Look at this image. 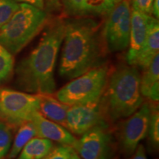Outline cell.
<instances>
[{
    "label": "cell",
    "mask_w": 159,
    "mask_h": 159,
    "mask_svg": "<svg viewBox=\"0 0 159 159\" xmlns=\"http://www.w3.org/2000/svg\"><path fill=\"white\" fill-rule=\"evenodd\" d=\"M59 75L64 79L78 77L105 63L108 52L101 25L94 18H69L64 20Z\"/></svg>",
    "instance_id": "6da1fadb"
},
{
    "label": "cell",
    "mask_w": 159,
    "mask_h": 159,
    "mask_svg": "<svg viewBox=\"0 0 159 159\" xmlns=\"http://www.w3.org/2000/svg\"><path fill=\"white\" fill-rule=\"evenodd\" d=\"M65 32L63 19L48 21L36 47L18 63L16 84L25 92L54 94L56 89L55 66Z\"/></svg>",
    "instance_id": "7a4b0ae2"
},
{
    "label": "cell",
    "mask_w": 159,
    "mask_h": 159,
    "mask_svg": "<svg viewBox=\"0 0 159 159\" xmlns=\"http://www.w3.org/2000/svg\"><path fill=\"white\" fill-rule=\"evenodd\" d=\"M140 78V72L134 66L122 64L113 70L110 69L99 99L102 114L110 125L130 116L143 104Z\"/></svg>",
    "instance_id": "3957f363"
},
{
    "label": "cell",
    "mask_w": 159,
    "mask_h": 159,
    "mask_svg": "<svg viewBox=\"0 0 159 159\" xmlns=\"http://www.w3.org/2000/svg\"><path fill=\"white\" fill-rule=\"evenodd\" d=\"M48 22V16L29 4L20 3L19 8L0 29V44L12 55L21 51Z\"/></svg>",
    "instance_id": "277c9868"
},
{
    "label": "cell",
    "mask_w": 159,
    "mask_h": 159,
    "mask_svg": "<svg viewBox=\"0 0 159 159\" xmlns=\"http://www.w3.org/2000/svg\"><path fill=\"white\" fill-rule=\"evenodd\" d=\"M110 69L107 64L91 69L70 80L54 95L69 106L99 102L105 90Z\"/></svg>",
    "instance_id": "5b68a950"
},
{
    "label": "cell",
    "mask_w": 159,
    "mask_h": 159,
    "mask_svg": "<svg viewBox=\"0 0 159 159\" xmlns=\"http://www.w3.org/2000/svg\"><path fill=\"white\" fill-rule=\"evenodd\" d=\"M39 94L0 88V121L18 128L39 111Z\"/></svg>",
    "instance_id": "8992f818"
},
{
    "label": "cell",
    "mask_w": 159,
    "mask_h": 159,
    "mask_svg": "<svg viewBox=\"0 0 159 159\" xmlns=\"http://www.w3.org/2000/svg\"><path fill=\"white\" fill-rule=\"evenodd\" d=\"M130 19L129 0H122L107 16L102 33L108 52H119L128 48Z\"/></svg>",
    "instance_id": "52a82bcc"
},
{
    "label": "cell",
    "mask_w": 159,
    "mask_h": 159,
    "mask_svg": "<svg viewBox=\"0 0 159 159\" xmlns=\"http://www.w3.org/2000/svg\"><path fill=\"white\" fill-rule=\"evenodd\" d=\"M151 112L152 103L144 102L136 112L119 123L116 139L117 146L125 156L130 157L147 137Z\"/></svg>",
    "instance_id": "ba28073f"
},
{
    "label": "cell",
    "mask_w": 159,
    "mask_h": 159,
    "mask_svg": "<svg viewBox=\"0 0 159 159\" xmlns=\"http://www.w3.org/2000/svg\"><path fill=\"white\" fill-rule=\"evenodd\" d=\"M83 159H111L115 150L111 125L100 124L81 135L73 147Z\"/></svg>",
    "instance_id": "9c48e42d"
},
{
    "label": "cell",
    "mask_w": 159,
    "mask_h": 159,
    "mask_svg": "<svg viewBox=\"0 0 159 159\" xmlns=\"http://www.w3.org/2000/svg\"><path fill=\"white\" fill-rule=\"evenodd\" d=\"M104 123L108 122L105 120L99 101L69 106L66 114V128L72 134L81 136L97 125Z\"/></svg>",
    "instance_id": "30bf717a"
},
{
    "label": "cell",
    "mask_w": 159,
    "mask_h": 159,
    "mask_svg": "<svg viewBox=\"0 0 159 159\" xmlns=\"http://www.w3.org/2000/svg\"><path fill=\"white\" fill-rule=\"evenodd\" d=\"M122 0H61L63 13L70 18L106 17Z\"/></svg>",
    "instance_id": "8fae6325"
},
{
    "label": "cell",
    "mask_w": 159,
    "mask_h": 159,
    "mask_svg": "<svg viewBox=\"0 0 159 159\" xmlns=\"http://www.w3.org/2000/svg\"><path fill=\"white\" fill-rule=\"evenodd\" d=\"M36 130V136L47 139L59 144L74 147L77 139L65 127L43 117L39 111L31 119Z\"/></svg>",
    "instance_id": "7c38bea8"
},
{
    "label": "cell",
    "mask_w": 159,
    "mask_h": 159,
    "mask_svg": "<svg viewBox=\"0 0 159 159\" xmlns=\"http://www.w3.org/2000/svg\"><path fill=\"white\" fill-rule=\"evenodd\" d=\"M150 16L131 9L130 42L126 55V61L129 65H133L144 43Z\"/></svg>",
    "instance_id": "4fadbf2b"
},
{
    "label": "cell",
    "mask_w": 159,
    "mask_h": 159,
    "mask_svg": "<svg viewBox=\"0 0 159 159\" xmlns=\"http://www.w3.org/2000/svg\"><path fill=\"white\" fill-rule=\"evenodd\" d=\"M159 51V24L158 19L150 16L148 31L142 48L139 52L132 66L145 69L158 54Z\"/></svg>",
    "instance_id": "5bb4252c"
},
{
    "label": "cell",
    "mask_w": 159,
    "mask_h": 159,
    "mask_svg": "<svg viewBox=\"0 0 159 159\" xmlns=\"http://www.w3.org/2000/svg\"><path fill=\"white\" fill-rule=\"evenodd\" d=\"M39 112L43 117L66 128V119L69 105L57 99L54 94H39Z\"/></svg>",
    "instance_id": "9a60e30c"
},
{
    "label": "cell",
    "mask_w": 159,
    "mask_h": 159,
    "mask_svg": "<svg viewBox=\"0 0 159 159\" xmlns=\"http://www.w3.org/2000/svg\"><path fill=\"white\" fill-rule=\"evenodd\" d=\"M53 148V142L49 139L33 137L25 145L17 159H42Z\"/></svg>",
    "instance_id": "2e32d148"
},
{
    "label": "cell",
    "mask_w": 159,
    "mask_h": 159,
    "mask_svg": "<svg viewBox=\"0 0 159 159\" xmlns=\"http://www.w3.org/2000/svg\"><path fill=\"white\" fill-rule=\"evenodd\" d=\"M13 144L7 154L8 159H13L19 156V154L27 142L36 136V130L33 123L30 122H25L19 127Z\"/></svg>",
    "instance_id": "e0dca14e"
},
{
    "label": "cell",
    "mask_w": 159,
    "mask_h": 159,
    "mask_svg": "<svg viewBox=\"0 0 159 159\" xmlns=\"http://www.w3.org/2000/svg\"><path fill=\"white\" fill-rule=\"evenodd\" d=\"M159 83V54L156 55L148 67L141 75L140 91L143 97L148 98L150 89Z\"/></svg>",
    "instance_id": "ac0fdd59"
},
{
    "label": "cell",
    "mask_w": 159,
    "mask_h": 159,
    "mask_svg": "<svg viewBox=\"0 0 159 159\" xmlns=\"http://www.w3.org/2000/svg\"><path fill=\"white\" fill-rule=\"evenodd\" d=\"M148 144L151 148L156 150L159 145V113L156 104L152 103V112L149 122L148 134Z\"/></svg>",
    "instance_id": "d6986e66"
},
{
    "label": "cell",
    "mask_w": 159,
    "mask_h": 159,
    "mask_svg": "<svg viewBox=\"0 0 159 159\" xmlns=\"http://www.w3.org/2000/svg\"><path fill=\"white\" fill-rule=\"evenodd\" d=\"M14 69L13 55L0 44V84L11 78Z\"/></svg>",
    "instance_id": "ffe728a7"
},
{
    "label": "cell",
    "mask_w": 159,
    "mask_h": 159,
    "mask_svg": "<svg viewBox=\"0 0 159 159\" xmlns=\"http://www.w3.org/2000/svg\"><path fill=\"white\" fill-rule=\"evenodd\" d=\"M14 128L0 121V158H4L8 154L13 141Z\"/></svg>",
    "instance_id": "44dd1931"
},
{
    "label": "cell",
    "mask_w": 159,
    "mask_h": 159,
    "mask_svg": "<svg viewBox=\"0 0 159 159\" xmlns=\"http://www.w3.org/2000/svg\"><path fill=\"white\" fill-rule=\"evenodd\" d=\"M19 5L15 0H0V29L8 22L19 8Z\"/></svg>",
    "instance_id": "7402d4cb"
},
{
    "label": "cell",
    "mask_w": 159,
    "mask_h": 159,
    "mask_svg": "<svg viewBox=\"0 0 159 159\" xmlns=\"http://www.w3.org/2000/svg\"><path fill=\"white\" fill-rule=\"evenodd\" d=\"M75 152L72 147L69 145L58 144L54 146L50 152L42 159H71V156Z\"/></svg>",
    "instance_id": "603a6c76"
},
{
    "label": "cell",
    "mask_w": 159,
    "mask_h": 159,
    "mask_svg": "<svg viewBox=\"0 0 159 159\" xmlns=\"http://www.w3.org/2000/svg\"><path fill=\"white\" fill-rule=\"evenodd\" d=\"M153 0H131L130 7L132 10L137 11L145 14H152V8Z\"/></svg>",
    "instance_id": "cb8c5ba5"
},
{
    "label": "cell",
    "mask_w": 159,
    "mask_h": 159,
    "mask_svg": "<svg viewBox=\"0 0 159 159\" xmlns=\"http://www.w3.org/2000/svg\"><path fill=\"white\" fill-rule=\"evenodd\" d=\"M128 159H148L145 152L144 147L139 144L135 150V152L129 157Z\"/></svg>",
    "instance_id": "d4e9b609"
},
{
    "label": "cell",
    "mask_w": 159,
    "mask_h": 159,
    "mask_svg": "<svg viewBox=\"0 0 159 159\" xmlns=\"http://www.w3.org/2000/svg\"><path fill=\"white\" fill-rule=\"evenodd\" d=\"M15 1L18 3L29 4L41 10H44L45 7L44 0H15Z\"/></svg>",
    "instance_id": "484cf974"
},
{
    "label": "cell",
    "mask_w": 159,
    "mask_h": 159,
    "mask_svg": "<svg viewBox=\"0 0 159 159\" xmlns=\"http://www.w3.org/2000/svg\"><path fill=\"white\" fill-rule=\"evenodd\" d=\"M152 14L156 19L159 18V0H153L152 8Z\"/></svg>",
    "instance_id": "4316f807"
},
{
    "label": "cell",
    "mask_w": 159,
    "mask_h": 159,
    "mask_svg": "<svg viewBox=\"0 0 159 159\" xmlns=\"http://www.w3.org/2000/svg\"><path fill=\"white\" fill-rule=\"evenodd\" d=\"M71 159H83V158H81V157H80L79 155L77 154V152H75H75L72 154V156H71Z\"/></svg>",
    "instance_id": "83f0119b"
},
{
    "label": "cell",
    "mask_w": 159,
    "mask_h": 159,
    "mask_svg": "<svg viewBox=\"0 0 159 159\" xmlns=\"http://www.w3.org/2000/svg\"><path fill=\"white\" fill-rule=\"evenodd\" d=\"M0 159H5V158H0Z\"/></svg>",
    "instance_id": "f1b7e54d"
}]
</instances>
